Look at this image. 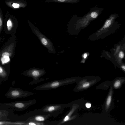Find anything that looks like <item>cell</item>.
I'll return each mask as SVG.
<instances>
[{"instance_id": "52a82bcc", "label": "cell", "mask_w": 125, "mask_h": 125, "mask_svg": "<svg viewBox=\"0 0 125 125\" xmlns=\"http://www.w3.org/2000/svg\"><path fill=\"white\" fill-rule=\"evenodd\" d=\"M34 94L31 92L24 91L19 88H10L6 94L8 98L15 99L27 97Z\"/></svg>"}, {"instance_id": "d6986e66", "label": "cell", "mask_w": 125, "mask_h": 125, "mask_svg": "<svg viewBox=\"0 0 125 125\" xmlns=\"http://www.w3.org/2000/svg\"><path fill=\"white\" fill-rule=\"evenodd\" d=\"M91 104L88 103H86L85 104L86 107L88 108H90L91 107Z\"/></svg>"}, {"instance_id": "ac0fdd59", "label": "cell", "mask_w": 125, "mask_h": 125, "mask_svg": "<svg viewBox=\"0 0 125 125\" xmlns=\"http://www.w3.org/2000/svg\"><path fill=\"white\" fill-rule=\"evenodd\" d=\"M119 57L121 58H124V54L123 52H122L121 51L120 52L119 54Z\"/></svg>"}, {"instance_id": "ffe728a7", "label": "cell", "mask_w": 125, "mask_h": 125, "mask_svg": "<svg viewBox=\"0 0 125 125\" xmlns=\"http://www.w3.org/2000/svg\"><path fill=\"white\" fill-rule=\"evenodd\" d=\"M87 54L86 53H85L84 54V55L83 56V58L84 59H85L86 58V57H87Z\"/></svg>"}, {"instance_id": "ba28073f", "label": "cell", "mask_w": 125, "mask_h": 125, "mask_svg": "<svg viewBox=\"0 0 125 125\" xmlns=\"http://www.w3.org/2000/svg\"><path fill=\"white\" fill-rule=\"evenodd\" d=\"M78 105L73 104L72 106L71 109L62 119L56 122V125H64L65 123L70 121L75 118L74 116L72 115L78 108Z\"/></svg>"}, {"instance_id": "8992f818", "label": "cell", "mask_w": 125, "mask_h": 125, "mask_svg": "<svg viewBox=\"0 0 125 125\" xmlns=\"http://www.w3.org/2000/svg\"><path fill=\"white\" fill-rule=\"evenodd\" d=\"M36 103L37 101L35 99H31L5 103H3V105L15 110L22 111L26 109L30 106L36 104Z\"/></svg>"}, {"instance_id": "7c38bea8", "label": "cell", "mask_w": 125, "mask_h": 125, "mask_svg": "<svg viewBox=\"0 0 125 125\" xmlns=\"http://www.w3.org/2000/svg\"><path fill=\"white\" fill-rule=\"evenodd\" d=\"M27 125V123L25 121L17 122L0 121V125Z\"/></svg>"}, {"instance_id": "2e32d148", "label": "cell", "mask_w": 125, "mask_h": 125, "mask_svg": "<svg viewBox=\"0 0 125 125\" xmlns=\"http://www.w3.org/2000/svg\"><path fill=\"white\" fill-rule=\"evenodd\" d=\"M7 25L8 30L9 31L10 30L12 26V24L10 20H9L7 21Z\"/></svg>"}, {"instance_id": "7a4b0ae2", "label": "cell", "mask_w": 125, "mask_h": 125, "mask_svg": "<svg viewBox=\"0 0 125 125\" xmlns=\"http://www.w3.org/2000/svg\"><path fill=\"white\" fill-rule=\"evenodd\" d=\"M28 21L32 32L38 37L41 44L47 49L48 52L55 54L56 53L55 49L50 40L42 33L29 20H28Z\"/></svg>"}, {"instance_id": "7402d4cb", "label": "cell", "mask_w": 125, "mask_h": 125, "mask_svg": "<svg viewBox=\"0 0 125 125\" xmlns=\"http://www.w3.org/2000/svg\"><path fill=\"white\" fill-rule=\"evenodd\" d=\"M122 69L124 70V71H125V65H123L122 66Z\"/></svg>"}, {"instance_id": "3957f363", "label": "cell", "mask_w": 125, "mask_h": 125, "mask_svg": "<svg viewBox=\"0 0 125 125\" xmlns=\"http://www.w3.org/2000/svg\"><path fill=\"white\" fill-rule=\"evenodd\" d=\"M46 73V71L44 69L34 67L24 71L23 73V74L33 78V80L30 82L29 84L33 85L46 80V79L40 78Z\"/></svg>"}, {"instance_id": "5bb4252c", "label": "cell", "mask_w": 125, "mask_h": 125, "mask_svg": "<svg viewBox=\"0 0 125 125\" xmlns=\"http://www.w3.org/2000/svg\"><path fill=\"white\" fill-rule=\"evenodd\" d=\"M123 80L117 79L115 81L113 84L114 88L115 89L119 88L123 82Z\"/></svg>"}, {"instance_id": "9a60e30c", "label": "cell", "mask_w": 125, "mask_h": 125, "mask_svg": "<svg viewBox=\"0 0 125 125\" xmlns=\"http://www.w3.org/2000/svg\"><path fill=\"white\" fill-rule=\"evenodd\" d=\"M7 74L6 72L0 66V76L2 77L6 76Z\"/></svg>"}, {"instance_id": "277c9868", "label": "cell", "mask_w": 125, "mask_h": 125, "mask_svg": "<svg viewBox=\"0 0 125 125\" xmlns=\"http://www.w3.org/2000/svg\"><path fill=\"white\" fill-rule=\"evenodd\" d=\"M69 104H46L41 108L42 111L50 114L54 118L62 113L64 108L69 106Z\"/></svg>"}, {"instance_id": "5b68a950", "label": "cell", "mask_w": 125, "mask_h": 125, "mask_svg": "<svg viewBox=\"0 0 125 125\" xmlns=\"http://www.w3.org/2000/svg\"><path fill=\"white\" fill-rule=\"evenodd\" d=\"M29 115L26 122L33 121L38 122H45L46 123L48 119L52 117L50 114L43 112L41 108L35 109L29 113Z\"/></svg>"}, {"instance_id": "4fadbf2b", "label": "cell", "mask_w": 125, "mask_h": 125, "mask_svg": "<svg viewBox=\"0 0 125 125\" xmlns=\"http://www.w3.org/2000/svg\"><path fill=\"white\" fill-rule=\"evenodd\" d=\"M8 113L7 111L0 110V121L9 120L8 117Z\"/></svg>"}, {"instance_id": "e0dca14e", "label": "cell", "mask_w": 125, "mask_h": 125, "mask_svg": "<svg viewBox=\"0 0 125 125\" xmlns=\"http://www.w3.org/2000/svg\"><path fill=\"white\" fill-rule=\"evenodd\" d=\"M12 6L15 8H19L20 7V5L19 4L16 3H14L12 4Z\"/></svg>"}, {"instance_id": "44dd1931", "label": "cell", "mask_w": 125, "mask_h": 125, "mask_svg": "<svg viewBox=\"0 0 125 125\" xmlns=\"http://www.w3.org/2000/svg\"><path fill=\"white\" fill-rule=\"evenodd\" d=\"M2 24V22L1 19L0 17V26H1Z\"/></svg>"}, {"instance_id": "9c48e42d", "label": "cell", "mask_w": 125, "mask_h": 125, "mask_svg": "<svg viewBox=\"0 0 125 125\" xmlns=\"http://www.w3.org/2000/svg\"><path fill=\"white\" fill-rule=\"evenodd\" d=\"M113 93L112 88H111L105 101V108L106 111L108 110L111 106L112 101Z\"/></svg>"}, {"instance_id": "6da1fadb", "label": "cell", "mask_w": 125, "mask_h": 125, "mask_svg": "<svg viewBox=\"0 0 125 125\" xmlns=\"http://www.w3.org/2000/svg\"><path fill=\"white\" fill-rule=\"evenodd\" d=\"M77 80V79L74 77L54 80L38 85L35 87L34 89L40 90L54 89L61 86L73 83L76 82Z\"/></svg>"}, {"instance_id": "8fae6325", "label": "cell", "mask_w": 125, "mask_h": 125, "mask_svg": "<svg viewBox=\"0 0 125 125\" xmlns=\"http://www.w3.org/2000/svg\"><path fill=\"white\" fill-rule=\"evenodd\" d=\"M10 54L8 52H3L1 58V61L2 64L7 63L10 61Z\"/></svg>"}, {"instance_id": "30bf717a", "label": "cell", "mask_w": 125, "mask_h": 125, "mask_svg": "<svg viewBox=\"0 0 125 125\" xmlns=\"http://www.w3.org/2000/svg\"><path fill=\"white\" fill-rule=\"evenodd\" d=\"M80 0H46L45 2L64 3L71 4L76 3L79 2Z\"/></svg>"}]
</instances>
